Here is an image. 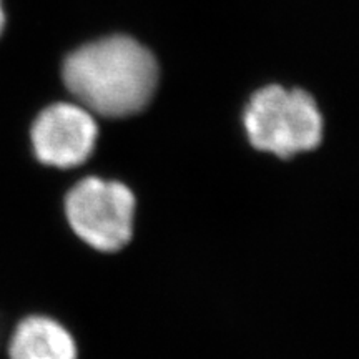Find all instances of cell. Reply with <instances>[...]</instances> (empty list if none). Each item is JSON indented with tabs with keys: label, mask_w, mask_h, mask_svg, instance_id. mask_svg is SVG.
Here are the masks:
<instances>
[{
	"label": "cell",
	"mask_w": 359,
	"mask_h": 359,
	"mask_svg": "<svg viewBox=\"0 0 359 359\" xmlns=\"http://www.w3.org/2000/svg\"><path fill=\"white\" fill-rule=\"evenodd\" d=\"M243 123L251 145L290 158L316 148L323 138V116L309 93L269 85L246 105Z\"/></svg>",
	"instance_id": "2"
},
{
	"label": "cell",
	"mask_w": 359,
	"mask_h": 359,
	"mask_svg": "<svg viewBox=\"0 0 359 359\" xmlns=\"http://www.w3.org/2000/svg\"><path fill=\"white\" fill-rule=\"evenodd\" d=\"M6 27V11H4V0H0V35L4 32Z\"/></svg>",
	"instance_id": "6"
},
{
	"label": "cell",
	"mask_w": 359,
	"mask_h": 359,
	"mask_svg": "<svg viewBox=\"0 0 359 359\" xmlns=\"http://www.w3.org/2000/svg\"><path fill=\"white\" fill-rule=\"evenodd\" d=\"M11 359H77V346L60 323L29 316L19 323L8 343Z\"/></svg>",
	"instance_id": "5"
},
{
	"label": "cell",
	"mask_w": 359,
	"mask_h": 359,
	"mask_svg": "<svg viewBox=\"0 0 359 359\" xmlns=\"http://www.w3.org/2000/svg\"><path fill=\"white\" fill-rule=\"evenodd\" d=\"M97 137L95 118L80 103L47 107L30 130L37 160L57 168H74L85 163L95 150Z\"/></svg>",
	"instance_id": "4"
},
{
	"label": "cell",
	"mask_w": 359,
	"mask_h": 359,
	"mask_svg": "<svg viewBox=\"0 0 359 359\" xmlns=\"http://www.w3.org/2000/svg\"><path fill=\"white\" fill-rule=\"evenodd\" d=\"M65 87L92 114L110 118L145 109L158 83L154 53L127 35H111L65 58Z\"/></svg>",
	"instance_id": "1"
},
{
	"label": "cell",
	"mask_w": 359,
	"mask_h": 359,
	"mask_svg": "<svg viewBox=\"0 0 359 359\" xmlns=\"http://www.w3.org/2000/svg\"><path fill=\"white\" fill-rule=\"evenodd\" d=\"M65 212L80 240L103 253L122 250L132 238L135 196L120 182L80 180L67 195Z\"/></svg>",
	"instance_id": "3"
}]
</instances>
